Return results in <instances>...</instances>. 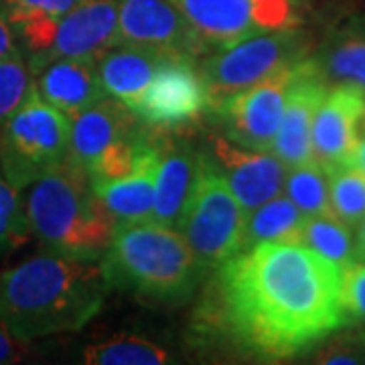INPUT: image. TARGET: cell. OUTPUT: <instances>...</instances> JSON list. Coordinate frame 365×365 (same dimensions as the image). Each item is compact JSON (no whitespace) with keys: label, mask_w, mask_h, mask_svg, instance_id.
<instances>
[{"label":"cell","mask_w":365,"mask_h":365,"mask_svg":"<svg viewBox=\"0 0 365 365\" xmlns=\"http://www.w3.org/2000/svg\"><path fill=\"white\" fill-rule=\"evenodd\" d=\"M227 329L250 351L284 359L347 325L343 268L304 244L264 242L220 266Z\"/></svg>","instance_id":"6da1fadb"},{"label":"cell","mask_w":365,"mask_h":365,"mask_svg":"<svg viewBox=\"0 0 365 365\" xmlns=\"http://www.w3.org/2000/svg\"><path fill=\"white\" fill-rule=\"evenodd\" d=\"M104 297L100 264L47 252L0 274V323L16 341L79 331Z\"/></svg>","instance_id":"7a4b0ae2"},{"label":"cell","mask_w":365,"mask_h":365,"mask_svg":"<svg viewBox=\"0 0 365 365\" xmlns=\"http://www.w3.org/2000/svg\"><path fill=\"white\" fill-rule=\"evenodd\" d=\"M25 207L31 234L59 256L96 260L116 232L90 177L69 158L31 185Z\"/></svg>","instance_id":"3957f363"},{"label":"cell","mask_w":365,"mask_h":365,"mask_svg":"<svg viewBox=\"0 0 365 365\" xmlns=\"http://www.w3.org/2000/svg\"><path fill=\"white\" fill-rule=\"evenodd\" d=\"M100 270L106 288L177 300L193 292L203 266L179 230L144 220L116 225Z\"/></svg>","instance_id":"277c9868"},{"label":"cell","mask_w":365,"mask_h":365,"mask_svg":"<svg viewBox=\"0 0 365 365\" xmlns=\"http://www.w3.org/2000/svg\"><path fill=\"white\" fill-rule=\"evenodd\" d=\"M71 118L33 88L26 102L0 126V170L19 191L69 157Z\"/></svg>","instance_id":"5b68a950"},{"label":"cell","mask_w":365,"mask_h":365,"mask_svg":"<svg viewBox=\"0 0 365 365\" xmlns=\"http://www.w3.org/2000/svg\"><path fill=\"white\" fill-rule=\"evenodd\" d=\"M246 220L248 211L237 201L217 163L201 155L195 189L177 230L203 268H220L242 250Z\"/></svg>","instance_id":"8992f818"},{"label":"cell","mask_w":365,"mask_h":365,"mask_svg":"<svg viewBox=\"0 0 365 365\" xmlns=\"http://www.w3.org/2000/svg\"><path fill=\"white\" fill-rule=\"evenodd\" d=\"M128 112L118 100H100L71 118L67 158L86 170L90 181L116 179L134 167L143 138L134 136Z\"/></svg>","instance_id":"52a82bcc"},{"label":"cell","mask_w":365,"mask_h":365,"mask_svg":"<svg viewBox=\"0 0 365 365\" xmlns=\"http://www.w3.org/2000/svg\"><path fill=\"white\" fill-rule=\"evenodd\" d=\"M302 53L304 43L294 29H278L270 33L258 31L225 47V51L217 53L201 67L211 106L217 108L237 91L299 63Z\"/></svg>","instance_id":"ba28073f"},{"label":"cell","mask_w":365,"mask_h":365,"mask_svg":"<svg viewBox=\"0 0 365 365\" xmlns=\"http://www.w3.org/2000/svg\"><path fill=\"white\" fill-rule=\"evenodd\" d=\"M209 106L207 81L191 55L167 53L132 114L153 126L173 128L203 116Z\"/></svg>","instance_id":"9c48e42d"},{"label":"cell","mask_w":365,"mask_h":365,"mask_svg":"<svg viewBox=\"0 0 365 365\" xmlns=\"http://www.w3.org/2000/svg\"><path fill=\"white\" fill-rule=\"evenodd\" d=\"M294 66L276 71L270 78L237 91L217 106L232 143L252 150H272Z\"/></svg>","instance_id":"30bf717a"},{"label":"cell","mask_w":365,"mask_h":365,"mask_svg":"<svg viewBox=\"0 0 365 365\" xmlns=\"http://www.w3.org/2000/svg\"><path fill=\"white\" fill-rule=\"evenodd\" d=\"M118 43L193 55L203 39L173 0H118Z\"/></svg>","instance_id":"8fae6325"},{"label":"cell","mask_w":365,"mask_h":365,"mask_svg":"<svg viewBox=\"0 0 365 365\" xmlns=\"http://www.w3.org/2000/svg\"><path fill=\"white\" fill-rule=\"evenodd\" d=\"M365 122V88L345 83L327 91L311 130L313 160L325 173L351 165Z\"/></svg>","instance_id":"7c38bea8"},{"label":"cell","mask_w":365,"mask_h":365,"mask_svg":"<svg viewBox=\"0 0 365 365\" xmlns=\"http://www.w3.org/2000/svg\"><path fill=\"white\" fill-rule=\"evenodd\" d=\"M327 91L321 67L311 59H300L292 69L284 114L272 144V153L287 165V169L313 160L311 130L314 114Z\"/></svg>","instance_id":"4fadbf2b"},{"label":"cell","mask_w":365,"mask_h":365,"mask_svg":"<svg viewBox=\"0 0 365 365\" xmlns=\"http://www.w3.org/2000/svg\"><path fill=\"white\" fill-rule=\"evenodd\" d=\"M118 45V0H83L57 23L51 45L31 69L53 59H98Z\"/></svg>","instance_id":"5bb4252c"},{"label":"cell","mask_w":365,"mask_h":365,"mask_svg":"<svg viewBox=\"0 0 365 365\" xmlns=\"http://www.w3.org/2000/svg\"><path fill=\"white\" fill-rule=\"evenodd\" d=\"M213 160L248 213L280 195L287 181V165L270 150H252L213 138Z\"/></svg>","instance_id":"9a60e30c"},{"label":"cell","mask_w":365,"mask_h":365,"mask_svg":"<svg viewBox=\"0 0 365 365\" xmlns=\"http://www.w3.org/2000/svg\"><path fill=\"white\" fill-rule=\"evenodd\" d=\"M158 163L160 148L143 140L136 153L134 167L126 175L106 181H91L93 193L102 201L116 225L144 222L153 217Z\"/></svg>","instance_id":"2e32d148"},{"label":"cell","mask_w":365,"mask_h":365,"mask_svg":"<svg viewBox=\"0 0 365 365\" xmlns=\"http://www.w3.org/2000/svg\"><path fill=\"white\" fill-rule=\"evenodd\" d=\"M98 59H53L31 69L35 90L41 98L73 118L106 98L98 76Z\"/></svg>","instance_id":"e0dca14e"},{"label":"cell","mask_w":365,"mask_h":365,"mask_svg":"<svg viewBox=\"0 0 365 365\" xmlns=\"http://www.w3.org/2000/svg\"><path fill=\"white\" fill-rule=\"evenodd\" d=\"M185 14L189 25L203 39L220 47L264 31L256 21L252 0H173Z\"/></svg>","instance_id":"ac0fdd59"},{"label":"cell","mask_w":365,"mask_h":365,"mask_svg":"<svg viewBox=\"0 0 365 365\" xmlns=\"http://www.w3.org/2000/svg\"><path fill=\"white\" fill-rule=\"evenodd\" d=\"M165 55L167 53L126 43H122V47L116 49H108L96 61L104 91L132 112Z\"/></svg>","instance_id":"d6986e66"},{"label":"cell","mask_w":365,"mask_h":365,"mask_svg":"<svg viewBox=\"0 0 365 365\" xmlns=\"http://www.w3.org/2000/svg\"><path fill=\"white\" fill-rule=\"evenodd\" d=\"M201 155L189 146H173L167 153L160 150L155 199H153V222L179 227L187 203L193 195Z\"/></svg>","instance_id":"ffe728a7"},{"label":"cell","mask_w":365,"mask_h":365,"mask_svg":"<svg viewBox=\"0 0 365 365\" xmlns=\"http://www.w3.org/2000/svg\"><path fill=\"white\" fill-rule=\"evenodd\" d=\"M83 0H6L9 23L23 35L26 49L43 53L53 41L57 23Z\"/></svg>","instance_id":"44dd1931"},{"label":"cell","mask_w":365,"mask_h":365,"mask_svg":"<svg viewBox=\"0 0 365 365\" xmlns=\"http://www.w3.org/2000/svg\"><path fill=\"white\" fill-rule=\"evenodd\" d=\"M307 215L287 195L274 197L250 211L242 250L264 242H297L302 244V227ZM240 250V252H242Z\"/></svg>","instance_id":"7402d4cb"},{"label":"cell","mask_w":365,"mask_h":365,"mask_svg":"<svg viewBox=\"0 0 365 365\" xmlns=\"http://www.w3.org/2000/svg\"><path fill=\"white\" fill-rule=\"evenodd\" d=\"M302 244L327 260L335 262L343 270L357 262L351 227L341 222L335 213L307 217L302 227Z\"/></svg>","instance_id":"603a6c76"},{"label":"cell","mask_w":365,"mask_h":365,"mask_svg":"<svg viewBox=\"0 0 365 365\" xmlns=\"http://www.w3.org/2000/svg\"><path fill=\"white\" fill-rule=\"evenodd\" d=\"M83 361L90 365H163L169 364V353L153 341L136 335H118L90 345L83 351Z\"/></svg>","instance_id":"cb8c5ba5"},{"label":"cell","mask_w":365,"mask_h":365,"mask_svg":"<svg viewBox=\"0 0 365 365\" xmlns=\"http://www.w3.org/2000/svg\"><path fill=\"white\" fill-rule=\"evenodd\" d=\"M287 197L307 215H331V199H329V179L325 169L314 160L292 167L287 173L284 181Z\"/></svg>","instance_id":"d4e9b609"},{"label":"cell","mask_w":365,"mask_h":365,"mask_svg":"<svg viewBox=\"0 0 365 365\" xmlns=\"http://www.w3.org/2000/svg\"><path fill=\"white\" fill-rule=\"evenodd\" d=\"M331 209L349 227L365 217V173L355 165H345L327 173Z\"/></svg>","instance_id":"484cf974"},{"label":"cell","mask_w":365,"mask_h":365,"mask_svg":"<svg viewBox=\"0 0 365 365\" xmlns=\"http://www.w3.org/2000/svg\"><path fill=\"white\" fill-rule=\"evenodd\" d=\"M31 235L25 203L19 189L6 181L0 170V258L21 248Z\"/></svg>","instance_id":"4316f807"},{"label":"cell","mask_w":365,"mask_h":365,"mask_svg":"<svg viewBox=\"0 0 365 365\" xmlns=\"http://www.w3.org/2000/svg\"><path fill=\"white\" fill-rule=\"evenodd\" d=\"M33 88V71L23 53L0 59V126L25 104Z\"/></svg>","instance_id":"83f0119b"},{"label":"cell","mask_w":365,"mask_h":365,"mask_svg":"<svg viewBox=\"0 0 365 365\" xmlns=\"http://www.w3.org/2000/svg\"><path fill=\"white\" fill-rule=\"evenodd\" d=\"M327 69L333 78L365 88V39H347L329 53Z\"/></svg>","instance_id":"f1b7e54d"},{"label":"cell","mask_w":365,"mask_h":365,"mask_svg":"<svg viewBox=\"0 0 365 365\" xmlns=\"http://www.w3.org/2000/svg\"><path fill=\"white\" fill-rule=\"evenodd\" d=\"M343 294L347 317L365 327V264L353 262L343 270Z\"/></svg>","instance_id":"f546056e"},{"label":"cell","mask_w":365,"mask_h":365,"mask_svg":"<svg viewBox=\"0 0 365 365\" xmlns=\"http://www.w3.org/2000/svg\"><path fill=\"white\" fill-rule=\"evenodd\" d=\"M256 9V21L264 31L294 29L299 19L292 0H252Z\"/></svg>","instance_id":"4dcf8cb0"},{"label":"cell","mask_w":365,"mask_h":365,"mask_svg":"<svg viewBox=\"0 0 365 365\" xmlns=\"http://www.w3.org/2000/svg\"><path fill=\"white\" fill-rule=\"evenodd\" d=\"M319 364H361L364 361V349L361 341L341 339L331 343L325 351L319 355Z\"/></svg>","instance_id":"1f68e13d"},{"label":"cell","mask_w":365,"mask_h":365,"mask_svg":"<svg viewBox=\"0 0 365 365\" xmlns=\"http://www.w3.org/2000/svg\"><path fill=\"white\" fill-rule=\"evenodd\" d=\"M14 53H19L16 39H14V29L9 23V19L0 13V59L14 55Z\"/></svg>","instance_id":"d6a6232c"},{"label":"cell","mask_w":365,"mask_h":365,"mask_svg":"<svg viewBox=\"0 0 365 365\" xmlns=\"http://www.w3.org/2000/svg\"><path fill=\"white\" fill-rule=\"evenodd\" d=\"M16 355H19L16 339L0 323V364H13L16 361Z\"/></svg>","instance_id":"836d02e7"},{"label":"cell","mask_w":365,"mask_h":365,"mask_svg":"<svg viewBox=\"0 0 365 365\" xmlns=\"http://www.w3.org/2000/svg\"><path fill=\"white\" fill-rule=\"evenodd\" d=\"M355 256H357V260H365V217L359 222V230H357Z\"/></svg>","instance_id":"e575fe53"},{"label":"cell","mask_w":365,"mask_h":365,"mask_svg":"<svg viewBox=\"0 0 365 365\" xmlns=\"http://www.w3.org/2000/svg\"><path fill=\"white\" fill-rule=\"evenodd\" d=\"M357 169H361L365 173V136L359 138V143L355 146V155H353V163Z\"/></svg>","instance_id":"d590c367"}]
</instances>
